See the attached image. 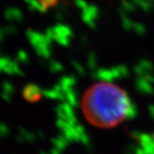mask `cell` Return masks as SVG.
I'll return each instance as SVG.
<instances>
[{
    "mask_svg": "<svg viewBox=\"0 0 154 154\" xmlns=\"http://www.w3.org/2000/svg\"><path fill=\"white\" fill-rule=\"evenodd\" d=\"M85 119L97 127H114L132 112V103L126 92L111 82H98L85 91L82 100Z\"/></svg>",
    "mask_w": 154,
    "mask_h": 154,
    "instance_id": "6da1fadb",
    "label": "cell"
}]
</instances>
